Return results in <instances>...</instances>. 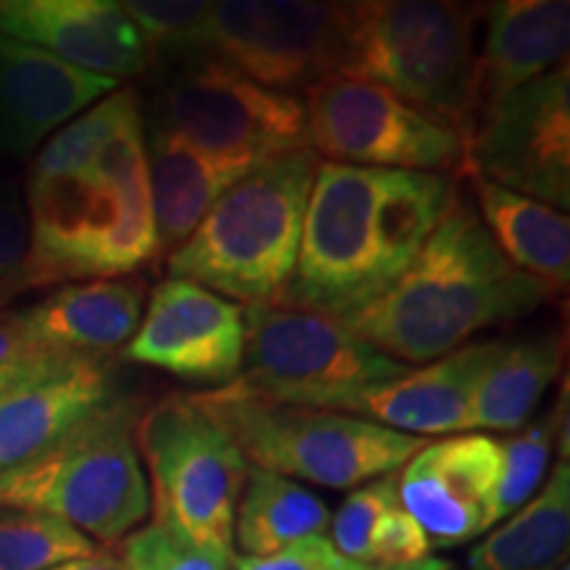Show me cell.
Segmentation results:
<instances>
[{"instance_id": "cell-4", "label": "cell", "mask_w": 570, "mask_h": 570, "mask_svg": "<svg viewBox=\"0 0 570 570\" xmlns=\"http://www.w3.org/2000/svg\"><path fill=\"white\" fill-rule=\"evenodd\" d=\"M320 167L312 148L269 159L225 190L167 273L246 306L283 304L302 248L304 214Z\"/></svg>"}, {"instance_id": "cell-39", "label": "cell", "mask_w": 570, "mask_h": 570, "mask_svg": "<svg viewBox=\"0 0 570 570\" xmlns=\"http://www.w3.org/2000/svg\"><path fill=\"white\" fill-rule=\"evenodd\" d=\"M336 570H389V568H377V566H367V562H354V560L341 558Z\"/></svg>"}, {"instance_id": "cell-15", "label": "cell", "mask_w": 570, "mask_h": 570, "mask_svg": "<svg viewBox=\"0 0 570 570\" xmlns=\"http://www.w3.org/2000/svg\"><path fill=\"white\" fill-rule=\"evenodd\" d=\"M396 491L431 547L468 544L499 523V441L489 433L428 441L399 470Z\"/></svg>"}, {"instance_id": "cell-21", "label": "cell", "mask_w": 570, "mask_h": 570, "mask_svg": "<svg viewBox=\"0 0 570 570\" xmlns=\"http://www.w3.org/2000/svg\"><path fill=\"white\" fill-rule=\"evenodd\" d=\"M142 309L146 283L111 277L61 285L19 312L32 338L56 354L109 356L135 336Z\"/></svg>"}, {"instance_id": "cell-18", "label": "cell", "mask_w": 570, "mask_h": 570, "mask_svg": "<svg viewBox=\"0 0 570 570\" xmlns=\"http://www.w3.org/2000/svg\"><path fill=\"white\" fill-rule=\"evenodd\" d=\"M122 85L0 35V156H27Z\"/></svg>"}, {"instance_id": "cell-22", "label": "cell", "mask_w": 570, "mask_h": 570, "mask_svg": "<svg viewBox=\"0 0 570 570\" xmlns=\"http://www.w3.org/2000/svg\"><path fill=\"white\" fill-rule=\"evenodd\" d=\"M146 164L159 256L180 248L212 204L244 177L159 125H148Z\"/></svg>"}, {"instance_id": "cell-27", "label": "cell", "mask_w": 570, "mask_h": 570, "mask_svg": "<svg viewBox=\"0 0 570 570\" xmlns=\"http://www.w3.org/2000/svg\"><path fill=\"white\" fill-rule=\"evenodd\" d=\"M554 446L568 460V383L544 415L499 441V520L510 518L541 489Z\"/></svg>"}, {"instance_id": "cell-36", "label": "cell", "mask_w": 570, "mask_h": 570, "mask_svg": "<svg viewBox=\"0 0 570 570\" xmlns=\"http://www.w3.org/2000/svg\"><path fill=\"white\" fill-rule=\"evenodd\" d=\"M27 248H30L27 206L13 190H0V285L19 273Z\"/></svg>"}, {"instance_id": "cell-38", "label": "cell", "mask_w": 570, "mask_h": 570, "mask_svg": "<svg viewBox=\"0 0 570 570\" xmlns=\"http://www.w3.org/2000/svg\"><path fill=\"white\" fill-rule=\"evenodd\" d=\"M399 570H458L452 566V562L446 560H439V558H425L415 562V566H407V568H399Z\"/></svg>"}, {"instance_id": "cell-34", "label": "cell", "mask_w": 570, "mask_h": 570, "mask_svg": "<svg viewBox=\"0 0 570 570\" xmlns=\"http://www.w3.org/2000/svg\"><path fill=\"white\" fill-rule=\"evenodd\" d=\"M431 558V541L423 525L410 515L402 504L391 508L381 518L370 541V566L399 570Z\"/></svg>"}, {"instance_id": "cell-33", "label": "cell", "mask_w": 570, "mask_h": 570, "mask_svg": "<svg viewBox=\"0 0 570 570\" xmlns=\"http://www.w3.org/2000/svg\"><path fill=\"white\" fill-rule=\"evenodd\" d=\"M71 354H56L40 346L24 325L19 309H0V391L17 386L40 370L67 360Z\"/></svg>"}, {"instance_id": "cell-17", "label": "cell", "mask_w": 570, "mask_h": 570, "mask_svg": "<svg viewBox=\"0 0 570 570\" xmlns=\"http://www.w3.org/2000/svg\"><path fill=\"white\" fill-rule=\"evenodd\" d=\"M119 396L111 354L67 356L0 391V473L38 458Z\"/></svg>"}, {"instance_id": "cell-40", "label": "cell", "mask_w": 570, "mask_h": 570, "mask_svg": "<svg viewBox=\"0 0 570 570\" xmlns=\"http://www.w3.org/2000/svg\"><path fill=\"white\" fill-rule=\"evenodd\" d=\"M13 294H19V285H17V281H13V277H11L9 283L0 285V306L9 302V298H11Z\"/></svg>"}, {"instance_id": "cell-25", "label": "cell", "mask_w": 570, "mask_h": 570, "mask_svg": "<svg viewBox=\"0 0 570 570\" xmlns=\"http://www.w3.org/2000/svg\"><path fill=\"white\" fill-rule=\"evenodd\" d=\"M560 333L502 341L470 402L473 433H515L537 412L547 389L558 381L566 354Z\"/></svg>"}, {"instance_id": "cell-19", "label": "cell", "mask_w": 570, "mask_h": 570, "mask_svg": "<svg viewBox=\"0 0 570 570\" xmlns=\"http://www.w3.org/2000/svg\"><path fill=\"white\" fill-rule=\"evenodd\" d=\"M483 9L487 30L481 51H475L470 85L473 127L483 111L510 92L568 61L570 46L568 0H502Z\"/></svg>"}, {"instance_id": "cell-32", "label": "cell", "mask_w": 570, "mask_h": 570, "mask_svg": "<svg viewBox=\"0 0 570 570\" xmlns=\"http://www.w3.org/2000/svg\"><path fill=\"white\" fill-rule=\"evenodd\" d=\"M399 504L396 473L356 487L331 518V544L341 558L370 566V541L391 508Z\"/></svg>"}, {"instance_id": "cell-10", "label": "cell", "mask_w": 570, "mask_h": 570, "mask_svg": "<svg viewBox=\"0 0 570 570\" xmlns=\"http://www.w3.org/2000/svg\"><path fill=\"white\" fill-rule=\"evenodd\" d=\"M151 125L248 175L277 156L309 148L302 98L256 85L214 61L177 67L154 96Z\"/></svg>"}, {"instance_id": "cell-8", "label": "cell", "mask_w": 570, "mask_h": 570, "mask_svg": "<svg viewBox=\"0 0 570 570\" xmlns=\"http://www.w3.org/2000/svg\"><path fill=\"white\" fill-rule=\"evenodd\" d=\"M135 446L151 481L154 520L235 562V510L248 462L225 428L194 394H167L138 415Z\"/></svg>"}, {"instance_id": "cell-2", "label": "cell", "mask_w": 570, "mask_h": 570, "mask_svg": "<svg viewBox=\"0 0 570 570\" xmlns=\"http://www.w3.org/2000/svg\"><path fill=\"white\" fill-rule=\"evenodd\" d=\"M554 296L512 267L475 206L454 188L439 225L383 296L338 317L354 336L402 365H428L489 325L533 315Z\"/></svg>"}, {"instance_id": "cell-37", "label": "cell", "mask_w": 570, "mask_h": 570, "mask_svg": "<svg viewBox=\"0 0 570 570\" xmlns=\"http://www.w3.org/2000/svg\"><path fill=\"white\" fill-rule=\"evenodd\" d=\"M48 570H125L119 558L109 550H98L88 554V558H77L69 562H61V566L48 568Z\"/></svg>"}, {"instance_id": "cell-31", "label": "cell", "mask_w": 570, "mask_h": 570, "mask_svg": "<svg viewBox=\"0 0 570 570\" xmlns=\"http://www.w3.org/2000/svg\"><path fill=\"white\" fill-rule=\"evenodd\" d=\"M117 558L125 570H233V562L204 550L161 520L127 533L119 541Z\"/></svg>"}, {"instance_id": "cell-5", "label": "cell", "mask_w": 570, "mask_h": 570, "mask_svg": "<svg viewBox=\"0 0 570 570\" xmlns=\"http://www.w3.org/2000/svg\"><path fill=\"white\" fill-rule=\"evenodd\" d=\"M483 6L439 0L346 3L338 77L381 85L470 138L475 24Z\"/></svg>"}, {"instance_id": "cell-11", "label": "cell", "mask_w": 570, "mask_h": 570, "mask_svg": "<svg viewBox=\"0 0 570 570\" xmlns=\"http://www.w3.org/2000/svg\"><path fill=\"white\" fill-rule=\"evenodd\" d=\"M309 148L333 164L462 177L458 127L404 104L381 85L331 77L306 92Z\"/></svg>"}, {"instance_id": "cell-28", "label": "cell", "mask_w": 570, "mask_h": 570, "mask_svg": "<svg viewBox=\"0 0 570 570\" xmlns=\"http://www.w3.org/2000/svg\"><path fill=\"white\" fill-rule=\"evenodd\" d=\"M140 117L138 92L132 88H119L101 98L80 117L63 125L53 138L40 148L38 159L32 164L30 180H48V177H63L82 173L90 167L98 151L117 135L130 119Z\"/></svg>"}, {"instance_id": "cell-13", "label": "cell", "mask_w": 570, "mask_h": 570, "mask_svg": "<svg viewBox=\"0 0 570 570\" xmlns=\"http://www.w3.org/2000/svg\"><path fill=\"white\" fill-rule=\"evenodd\" d=\"M462 177H479L554 209L570 206V67L547 71L489 111L465 142Z\"/></svg>"}, {"instance_id": "cell-26", "label": "cell", "mask_w": 570, "mask_h": 570, "mask_svg": "<svg viewBox=\"0 0 570 570\" xmlns=\"http://www.w3.org/2000/svg\"><path fill=\"white\" fill-rule=\"evenodd\" d=\"M333 512L315 491L269 470L248 465L235 510V554L265 558L296 541L327 537Z\"/></svg>"}, {"instance_id": "cell-20", "label": "cell", "mask_w": 570, "mask_h": 570, "mask_svg": "<svg viewBox=\"0 0 570 570\" xmlns=\"http://www.w3.org/2000/svg\"><path fill=\"white\" fill-rule=\"evenodd\" d=\"M502 341H481L389 381L356 399L348 415H360L407 436H460L473 433L470 402Z\"/></svg>"}, {"instance_id": "cell-9", "label": "cell", "mask_w": 570, "mask_h": 570, "mask_svg": "<svg viewBox=\"0 0 570 570\" xmlns=\"http://www.w3.org/2000/svg\"><path fill=\"white\" fill-rule=\"evenodd\" d=\"M244 323V370L233 383L267 402L348 412L356 399L410 370L323 312L246 306Z\"/></svg>"}, {"instance_id": "cell-6", "label": "cell", "mask_w": 570, "mask_h": 570, "mask_svg": "<svg viewBox=\"0 0 570 570\" xmlns=\"http://www.w3.org/2000/svg\"><path fill=\"white\" fill-rule=\"evenodd\" d=\"M140 404L119 396L24 465L0 473V508L46 512L101 544H119L151 512L135 446Z\"/></svg>"}, {"instance_id": "cell-24", "label": "cell", "mask_w": 570, "mask_h": 570, "mask_svg": "<svg viewBox=\"0 0 570 570\" xmlns=\"http://www.w3.org/2000/svg\"><path fill=\"white\" fill-rule=\"evenodd\" d=\"M570 539V468L560 460L523 508L468 554V570H558Z\"/></svg>"}, {"instance_id": "cell-16", "label": "cell", "mask_w": 570, "mask_h": 570, "mask_svg": "<svg viewBox=\"0 0 570 570\" xmlns=\"http://www.w3.org/2000/svg\"><path fill=\"white\" fill-rule=\"evenodd\" d=\"M0 35L117 82L154 63L148 42L114 0H0Z\"/></svg>"}, {"instance_id": "cell-41", "label": "cell", "mask_w": 570, "mask_h": 570, "mask_svg": "<svg viewBox=\"0 0 570 570\" xmlns=\"http://www.w3.org/2000/svg\"><path fill=\"white\" fill-rule=\"evenodd\" d=\"M558 570H570V568H568V562H566V566H560Z\"/></svg>"}, {"instance_id": "cell-7", "label": "cell", "mask_w": 570, "mask_h": 570, "mask_svg": "<svg viewBox=\"0 0 570 570\" xmlns=\"http://www.w3.org/2000/svg\"><path fill=\"white\" fill-rule=\"evenodd\" d=\"M194 396L248 465L325 489H356L394 475L428 444L348 412L267 402L235 383Z\"/></svg>"}, {"instance_id": "cell-3", "label": "cell", "mask_w": 570, "mask_h": 570, "mask_svg": "<svg viewBox=\"0 0 570 570\" xmlns=\"http://www.w3.org/2000/svg\"><path fill=\"white\" fill-rule=\"evenodd\" d=\"M27 219L21 291L127 277L159 259L142 119H130L82 173L30 180Z\"/></svg>"}, {"instance_id": "cell-23", "label": "cell", "mask_w": 570, "mask_h": 570, "mask_svg": "<svg viewBox=\"0 0 570 570\" xmlns=\"http://www.w3.org/2000/svg\"><path fill=\"white\" fill-rule=\"evenodd\" d=\"M479 217L512 267L537 277L554 296L570 283V219L566 212L473 177Z\"/></svg>"}, {"instance_id": "cell-35", "label": "cell", "mask_w": 570, "mask_h": 570, "mask_svg": "<svg viewBox=\"0 0 570 570\" xmlns=\"http://www.w3.org/2000/svg\"><path fill=\"white\" fill-rule=\"evenodd\" d=\"M341 554L327 537H312L296 544L285 547L281 552L265 554V558H246L238 554L233 570H336Z\"/></svg>"}, {"instance_id": "cell-30", "label": "cell", "mask_w": 570, "mask_h": 570, "mask_svg": "<svg viewBox=\"0 0 570 570\" xmlns=\"http://www.w3.org/2000/svg\"><path fill=\"white\" fill-rule=\"evenodd\" d=\"M127 17L156 56H167L180 67L209 61L212 3L202 0H127Z\"/></svg>"}, {"instance_id": "cell-1", "label": "cell", "mask_w": 570, "mask_h": 570, "mask_svg": "<svg viewBox=\"0 0 570 570\" xmlns=\"http://www.w3.org/2000/svg\"><path fill=\"white\" fill-rule=\"evenodd\" d=\"M452 180L320 161L283 304L346 317L386 294L439 225Z\"/></svg>"}, {"instance_id": "cell-14", "label": "cell", "mask_w": 570, "mask_h": 570, "mask_svg": "<svg viewBox=\"0 0 570 570\" xmlns=\"http://www.w3.org/2000/svg\"><path fill=\"white\" fill-rule=\"evenodd\" d=\"M244 306L188 281H167L148 296L122 356L202 386H230L244 370Z\"/></svg>"}, {"instance_id": "cell-12", "label": "cell", "mask_w": 570, "mask_h": 570, "mask_svg": "<svg viewBox=\"0 0 570 570\" xmlns=\"http://www.w3.org/2000/svg\"><path fill=\"white\" fill-rule=\"evenodd\" d=\"M346 3L225 0L212 3L209 61L277 92H309L338 77Z\"/></svg>"}, {"instance_id": "cell-29", "label": "cell", "mask_w": 570, "mask_h": 570, "mask_svg": "<svg viewBox=\"0 0 570 570\" xmlns=\"http://www.w3.org/2000/svg\"><path fill=\"white\" fill-rule=\"evenodd\" d=\"M101 547L46 512L0 508V570H48Z\"/></svg>"}]
</instances>
